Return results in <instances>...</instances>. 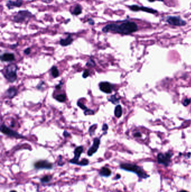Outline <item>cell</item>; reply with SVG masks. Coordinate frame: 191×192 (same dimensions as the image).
Segmentation results:
<instances>
[{
  "instance_id": "obj_13",
  "label": "cell",
  "mask_w": 191,
  "mask_h": 192,
  "mask_svg": "<svg viewBox=\"0 0 191 192\" xmlns=\"http://www.w3.org/2000/svg\"><path fill=\"white\" fill-rule=\"evenodd\" d=\"M23 0H16V1H12V0H9L6 2V6L9 10L13 9L15 7H20L23 5Z\"/></svg>"
},
{
  "instance_id": "obj_5",
  "label": "cell",
  "mask_w": 191,
  "mask_h": 192,
  "mask_svg": "<svg viewBox=\"0 0 191 192\" xmlns=\"http://www.w3.org/2000/svg\"><path fill=\"white\" fill-rule=\"evenodd\" d=\"M165 21L169 24L176 27H182L187 24L185 20L176 16H168L166 17Z\"/></svg>"
},
{
  "instance_id": "obj_27",
  "label": "cell",
  "mask_w": 191,
  "mask_h": 192,
  "mask_svg": "<svg viewBox=\"0 0 191 192\" xmlns=\"http://www.w3.org/2000/svg\"><path fill=\"white\" fill-rule=\"evenodd\" d=\"M84 114L86 116H87V115H93L95 114V112L91 109L88 108V109H87L86 110L84 111Z\"/></svg>"
},
{
  "instance_id": "obj_11",
  "label": "cell",
  "mask_w": 191,
  "mask_h": 192,
  "mask_svg": "<svg viewBox=\"0 0 191 192\" xmlns=\"http://www.w3.org/2000/svg\"><path fill=\"white\" fill-rule=\"evenodd\" d=\"M129 9L133 11H142L144 12H146L148 13L155 14L158 13V11L154 9H152V8H149L147 7H144V6H139L138 5H131V6H128Z\"/></svg>"
},
{
  "instance_id": "obj_33",
  "label": "cell",
  "mask_w": 191,
  "mask_h": 192,
  "mask_svg": "<svg viewBox=\"0 0 191 192\" xmlns=\"http://www.w3.org/2000/svg\"><path fill=\"white\" fill-rule=\"evenodd\" d=\"M30 52H31V50L30 48H26L24 51V53L25 54V55H29L30 54Z\"/></svg>"
},
{
  "instance_id": "obj_7",
  "label": "cell",
  "mask_w": 191,
  "mask_h": 192,
  "mask_svg": "<svg viewBox=\"0 0 191 192\" xmlns=\"http://www.w3.org/2000/svg\"><path fill=\"white\" fill-rule=\"evenodd\" d=\"M32 16V14L28 10H21L14 16L13 20L15 23H23Z\"/></svg>"
},
{
  "instance_id": "obj_37",
  "label": "cell",
  "mask_w": 191,
  "mask_h": 192,
  "mask_svg": "<svg viewBox=\"0 0 191 192\" xmlns=\"http://www.w3.org/2000/svg\"><path fill=\"white\" fill-rule=\"evenodd\" d=\"M134 137L139 138V137H141V134L139 133V132L134 133Z\"/></svg>"
},
{
  "instance_id": "obj_2",
  "label": "cell",
  "mask_w": 191,
  "mask_h": 192,
  "mask_svg": "<svg viewBox=\"0 0 191 192\" xmlns=\"http://www.w3.org/2000/svg\"><path fill=\"white\" fill-rule=\"evenodd\" d=\"M119 167L124 171L134 173L137 174L138 177L142 179H146L149 177L147 173L143 170L142 167L133 163H122L120 164Z\"/></svg>"
},
{
  "instance_id": "obj_23",
  "label": "cell",
  "mask_w": 191,
  "mask_h": 192,
  "mask_svg": "<svg viewBox=\"0 0 191 192\" xmlns=\"http://www.w3.org/2000/svg\"><path fill=\"white\" fill-rule=\"evenodd\" d=\"M108 100L109 101L111 102L112 104H117L119 102V98H117L116 96V95H113L110 98H109Z\"/></svg>"
},
{
  "instance_id": "obj_22",
  "label": "cell",
  "mask_w": 191,
  "mask_h": 192,
  "mask_svg": "<svg viewBox=\"0 0 191 192\" xmlns=\"http://www.w3.org/2000/svg\"><path fill=\"white\" fill-rule=\"evenodd\" d=\"M55 98L59 102H63L66 101V95L65 94H60L57 96H56Z\"/></svg>"
},
{
  "instance_id": "obj_43",
  "label": "cell",
  "mask_w": 191,
  "mask_h": 192,
  "mask_svg": "<svg viewBox=\"0 0 191 192\" xmlns=\"http://www.w3.org/2000/svg\"><path fill=\"white\" fill-rule=\"evenodd\" d=\"M180 192H187V191H180Z\"/></svg>"
},
{
  "instance_id": "obj_4",
  "label": "cell",
  "mask_w": 191,
  "mask_h": 192,
  "mask_svg": "<svg viewBox=\"0 0 191 192\" xmlns=\"http://www.w3.org/2000/svg\"><path fill=\"white\" fill-rule=\"evenodd\" d=\"M33 166L35 170H52L53 169V164L47 160H39L33 163Z\"/></svg>"
},
{
  "instance_id": "obj_36",
  "label": "cell",
  "mask_w": 191,
  "mask_h": 192,
  "mask_svg": "<svg viewBox=\"0 0 191 192\" xmlns=\"http://www.w3.org/2000/svg\"><path fill=\"white\" fill-rule=\"evenodd\" d=\"M63 84V83H62V82L61 81V82H60V83L56 86V88L57 89H60L61 88V85H62Z\"/></svg>"
},
{
  "instance_id": "obj_1",
  "label": "cell",
  "mask_w": 191,
  "mask_h": 192,
  "mask_svg": "<svg viewBox=\"0 0 191 192\" xmlns=\"http://www.w3.org/2000/svg\"><path fill=\"white\" fill-rule=\"evenodd\" d=\"M138 26L136 23L130 20H124L120 24L112 23L105 25L102 31L104 33L113 32L123 35H128L137 31Z\"/></svg>"
},
{
  "instance_id": "obj_24",
  "label": "cell",
  "mask_w": 191,
  "mask_h": 192,
  "mask_svg": "<svg viewBox=\"0 0 191 192\" xmlns=\"http://www.w3.org/2000/svg\"><path fill=\"white\" fill-rule=\"evenodd\" d=\"M89 164V161L88 159H83L78 164V166H88Z\"/></svg>"
},
{
  "instance_id": "obj_21",
  "label": "cell",
  "mask_w": 191,
  "mask_h": 192,
  "mask_svg": "<svg viewBox=\"0 0 191 192\" xmlns=\"http://www.w3.org/2000/svg\"><path fill=\"white\" fill-rule=\"evenodd\" d=\"M51 75L54 78H56L59 76V71L58 68L56 66H53L51 69Z\"/></svg>"
},
{
  "instance_id": "obj_42",
  "label": "cell",
  "mask_w": 191,
  "mask_h": 192,
  "mask_svg": "<svg viewBox=\"0 0 191 192\" xmlns=\"http://www.w3.org/2000/svg\"><path fill=\"white\" fill-rule=\"evenodd\" d=\"M10 192H17V191H16L15 190H13V191H11Z\"/></svg>"
},
{
  "instance_id": "obj_14",
  "label": "cell",
  "mask_w": 191,
  "mask_h": 192,
  "mask_svg": "<svg viewBox=\"0 0 191 192\" xmlns=\"http://www.w3.org/2000/svg\"><path fill=\"white\" fill-rule=\"evenodd\" d=\"M112 173V171L109 167L104 166L100 169L99 171V175L101 177H108L111 176Z\"/></svg>"
},
{
  "instance_id": "obj_6",
  "label": "cell",
  "mask_w": 191,
  "mask_h": 192,
  "mask_svg": "<svg viewBox=\"0 0 191 192\" xmlns=\"http://www.w3.org/2000/svg\"><path fill=\"white\" fill-rule=\"evenodd\" d=\"M1 131L2 133L4 134L5 135H6L8 136H10V137L15 138L16 139H24V138H25V137L24 136L16 132L15 131L12 130L10 128L7 127L5 124H2L1 125Z\"/></svg>"
},
{
  "instance_id": "obj_34",
  "label": "cell",
  "mask_w": 191,
  "mask_h": 192,
  "mask_svg": "<svg viewBox=\"0 0 191 192\" xmlns=\"http://www.w3.org/2000/svg\"><path fill=\"white\" fill-rule=\"evenodd\" d=\"M88 21L89 24L91 25H94V24H95V21L92 19H88Z\"/></svg>"
},
{
  "instance_id": "obj_19",
  "label": "cell",
  "mask_w": 191,
  "mask_h": 192,
  "mask_svg": "<svg viewBox=\"0 0 191 192\" xmlns=\"http://www.w3.org/2000/svg\"><path fill=\"white\" fill-rule=\"evenodd\" d=\"M82 11H83V9H82L81 6L77 5L75 7L74 10L71 11V14L73 15L77 16L82 13Z\"/></svg>"
},
{
  "instance_id": "obj_29",
  "label": "cell",
  "mask_w": 191,
  "mask_h": 192,
  "mask_svg": "<svg viewBox=\"0 0 191 192\" xmlns=\"http://www.w3.org/2000/svg\"><path fill=\"white\" fill-rule=\"evenodd\" d=\"M89 75H90V73H89V71L88 70H85L83 74V77L84 78H87L88 77Z\"/></svg>"
},
{
  "instance_id": "obj_20",
  "label": "cell",
  "mask_w": 191,
  "mask_h": 192,
  "mask_svg": "<svg viewBox=\"0 0 191 192\" xmlns=\"http://www.w3.org/2000/svg\"><path fill=\"white\" fill-rule=\"evenodd\" d=\"M114 115L116 117L119 118L122 115V108L120 105H117L114 110Z\"/></svg>"
},
{
  "instance_id": "obj_12",
  "label": "cell",
  "mask_w": 191,
  "mask_h": 192,
  "mask_svg": "<svg viewBox=\"0 0 191 192\" xmlns=\"http://www.w3.org/2000/svg\"><path fill=\"white\" fill-rule=\"evenodd\" d=\"M100 90L105 93L110 94L113 89V86L108 82H103L99 83Z\"/></svg>"
},
{
  "instance_id": "obj_40",
  "label": "cell",
  "mask_w": 191,
  "mask_h": 192,
  "mask_svg": "<svg viewBox=\"0 0 191 192\" xmlns=\"http://www.w3.org/2000/svg\"><path fill=\"white\" fill-rule=\"evenodd\" d=\"M120 177H120V175L119 174H117L116 176V177L114 178V180H118V179H119L120 178Z\"/></svg>"
},
{
  "instance_id": "obj_28",
  "label": "cell",
  "mask_w": 191,
  "mask_h": 192,
  "mask_svg": "<svg viewBox=\"0 0 191 192\" xmlns=\"http://www.w3.org/2000/svg\"><path fill=\"white\" fill-rule=\"evenodd\" d=\"M77 106L80 107V108H81L82 110H86L87 109H88V108H87V107L85 106V105H84V104H83L82 102H81L80 101H78L77 102Z\"/></svg>"
},
{
  "instance_id": "obj_41",
  "label": "cell",
  "mask_w": 191,
  "mask_h": 192,
  "mask_svg": "<svg viewBox=\"0 0 191 192\" xmlns=\"http://www.w3.org/2000/svg\"><path fill=\"white\" fill-rule=\"evenodd\" d=\"M149 2H154V1H164V0H148Z\"/></svg>"
},
{
  "instance_id": "obj_44",
  "label": "cell",
  "mask_w": 191,
  "mask_h": 192,
  "mask_svg": "<svg viewBox=\"0 0 191 192\" xmlns=\"http://www.w3.org/2000/svg\"><path fill=\"white\" fill-rule=\"evenodd\" d=\"M117 192H120V191H118Z\"/></svg>"
},
{
  "instance_id": "obj_16",
  "label": "cell",
  "mask_w": 191,
  "mask_h": 192,
  "mask_svg": "<svg viewBox=\"0 0 191 192\" xmlns=\"http://www.w3.org/2000/svg\"><path fill=\"white\" fill-rule=\"evenodd\" d=\"M74 41V39L73 38L72 36L69 34L65 39H61L59 41V44L63 47H66L72 44Z\"/></svg>"
},
{
  "instance_id": "obj_8",
  "label": "cell",
  "mask_w": 191,
  "mask_h": 192,
  "mask_svg": "<svg viewBox=\"0 0 191 192\" xmlns=\"http://www.w3.org/2000/svg\"><path fill=\"white\" fill-rule=\"evenodd\" d=\"M172 156V153L168 152L165 154L159 153L157 157L158 162L160 164H162L165 166H168L170 163V159Z\"/></svg>"
},
{
  "instance_id": "obj_17",
  "label": "cell",
  "mask_w": 191,
  "mask_h": 192,
  "mask_svg": "<svg viewBox=\"0 0 191 192\" xmlns=\"http://www.w3.org/2000/svg\"><path fill=\"white\" fill-rule=\"evenodd\" d=\"M17 89L13 87L8 89L6 90L5 93V96L9 98H13L17 94Z\"/></svg>"
},
{
  "instance_id": "obj_38",
  "label": "cell",
  "mask_w": 191,
  "mask_h": 192,
  "mask_svg": "<svg viewBox=\"0 0 191 192\" xmlns=\"http://www.w3.org/2000/svg\"><path fill=\"white\" fill-rule=\"evenodd\" d=\"M43 84H44V82H41V83H39V85H38V86L37 87V88L38 89H41V88H42V85H43Z\"/></svg>"
},
{
  "instance_id": "obj_18",
  "label": "cell",
  "mask_w": 191,
  "mask_h": 192,
  "mask_svg": "<svg viewBox=\"0 0 191 192\" xmlns=\"http://www.w3.org/2000/svg\"><path fill=\"white\" fill-rule=\"evenodd\" d=\"M53 178V175H46L40 179V181L42 184H46L51 181Z\"/></svg>"
},
{
  "instance_id": "obj_3",
  "label": "cell",
  "mask_w": 191,
  "mask_h": 192,
  "mask_svg": "<svg viewBox=\"0 0 191 192\" xmlns=\"http://www.w3.org/2000/svg\"><path fill=\"white\" fill-rule=\"evenodd\" d=\"M17 66L14 64H11L6 66L4 76L10 83H14L17 80Z\"/></svg>"
},
{
  "instance_id": "obj_10",
  "label": "cell",
  "mask_w": 191,
  "mask_h": 192,
  "mask_svg": "<svg viewBox=\"0 0 191 192\" xmlns=\"http://www.w3.org/2000/svg\"><path fill=\"white\" fill-rule=\"evenodd\" d=\"M100 138H95L94 139L93 145L89 148L87 152V155L89 157H91L98 151L100 144Z\"/></svg>"
},
{
  "instance_id": "obj_30",
  "label": "cell",
  "mask_w": 191,
  "mask_h": 192,
  "mask_svg": "<svg viewBox=\"0 0 191 192\" xmlns=\"http://www.w3.org/2000/svg\"><path fill=\"white\" fill-rule=\"evenodd\" d=\"M59 162H58V165L59 166H62L65 163H63V161H62V157L61 156H59Z\"/></svg>"
},
{
  "instance_id": "obj_31",
  "label": "cell",
  "mask_w": 191,
  "mask_h": 192,
  "mask_svg": "<svg viewBox=\"0 0 191 192\" xmlns=\"http://www.w3.org/2000/svg\"><path fill=\"white\" fill-rule=\"evenodd\" d=\"M191 99H188V98H187V99H186V100L184 101V102H183V105H184V106H188L189 104L191 103Z\"/></svg>"
},
{
  "instance_id": "obj_39",
  "label": "cell",
  "mask_w": 191,
  "mask_h": 192,
  "mask_svg": "<svg viewBox=\"0 0 191 192\" xmlns=\"http://www.w3.org/2000/svg\"><path fill=\"white\" fill-rule=\"evenodd\" d=\"M19 45V44L18 43H16V44H13V45H10V48H12V49H14V48H15L17 45Z\"/></svg>"
},
{
  "instance_id": "obj_15",
  "label": "cell",
  "mask_w": 191,
  "mask_h": 192,
  "mask_svg": "<svg viewBox=\"0 0 191 192\" xmlns=\"http://www.w3.org/2000/svg\"><path fill=\"white\" fill-rule=\"evenodd\" d=\"M15 59V55L12 53H5L1 56V60L4 62H11Z\"/></svg>"
},
{
  "instance_id": "obj_32",
  "label": "cell",
  "mask_w": 191,
  "mask_h": 192,
  "mask_svg": "<svg viewBox=\"0 0 191 192\" xmlns=\"http://www.w3.org/2000/svg\"><path fill=\"white\" fill-rule=\"evenodd\" d=\"M108 129V125L106 124H104L103 125V128H102V130L104 132H106V131Z\"/></svg>"
},
{
  "instance_id": "obj_35",
  "label": "cell",
  "mask_w": 191,
  "mask_h": 192,
  "mask_svg": "<svg viewBox=\"0 0 191 192\" xmlns=\"http://www.w3.org/2000/svg\"><path fill=\"white\" fill-rule=\"evenodd\" d=\"M63 136H64L65 138H67V137L70 136V134L69 133V132H66V131H64V132H63Z\"/></svg>"
},
{
  "instance_id": "obj_26",
  "label": "cell",
  "mask_w": 191,
  "mask_h": 192,
  "mask_svg": "<svg viewBox=\"0 0 191 192\" xmlns=\"http://www.w3.org/2000/svg\"><path fill=\"white\" fill-rule=\"evenodd\" d=\"M96 128H97V125L96 124L93 125L92 126H91L90 127V128L89 129V134L91 136H92L94 134Z\"/></svg>"
},
{
  "instance_id": "obj_9",
  "label": "cell",
  "mask_w": 191,
  "mask_h": 192,
  "mask_svg": "<svg viewBox=\"0 0 191 192\" xmlns=\"http://www.w3.org/2000/svg\"><path fill=\"white\" fill-rule=\"evenodd\" d=\"M84 151V148L83 146H78L75 149L74 152V157L73 159H71L69 161V163L73 164V165H78L79 163L80 162L79 159L80 157L83 153Z\"/></svg>"
},
{
  "instance_id": "obj_25",
  "label": "cell",
  "mask_w": 191,
  "mask_h": 192,
  "mask_svg": "<svg viewBox=\"0 0 191 192\" xmlns=\"http://www.w3.org/2000/svg\"><path fill=\"white\" fill-rule=\"evenodd\" d=\"M95 62L94 61V60L93 59V57L91 56L90 59L88 61V62L87 63V66L90 67V68H93L94 66H95Z\"/></svg>"
}]
</instances>
